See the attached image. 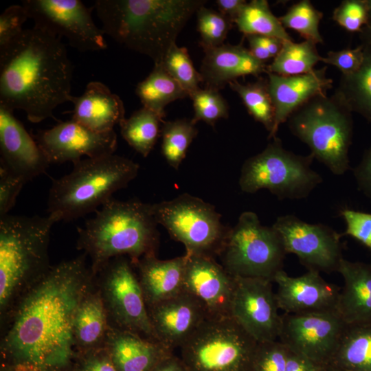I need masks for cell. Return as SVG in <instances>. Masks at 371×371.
Returning <instances> with one entry per match:
<instances>
[{
	"mask_svg": "<svg viewBox=\"0 0 371 371\" xmlns=\"http://www.w3.org/2000/svg\"><path fill=\"white\" fill-rule=\"evenodd\" d=\"M86 256L51 266L14 303L1 348L16 371H58L71 363L77 312L95 276Z\"/></svg>",
	"mask_w": 371,
	"mask_h": 371,
	"instance_id": "obj_1",
	"label": "cell"
},
{
	"mask_svg": "<svg viewBox=\"0 0 371 371\" xmlns=\"http://www.w3.org/2000/svg\"><path fill=\"white\" fill-rule=\"evenodd\" d=\"M73 65L61 38L36 26L0 51V105L38 123L70 102Z\"/></svg>",
	"mask_w": 371,
	"mask_h": 371,
	"instance_id": "obj_2",
	"label": "cell"
},
{
	"mask_svg": "<svg viewBox=\"0 0 371 371\" xmlns=\"http://www.w3.org/2000/svg\"><path fill=\"white\" fill-rule=\"evenodd\" d=\"M205 0H97L102 30L116 42L161 65L191 16Z\"/></svg>",
	"mask_w": 371,
	"mask_h": 371,
	"instance_id": "obj_3",
	"label": "cell"
},
{
	"mask_svg": "<svg viewBox=\"0 0 371 371\" xmlns=\"http://www.w3.org/2000/svg\"><path fill=\"white\" fill-rule=\"evenodd\" d=\"M150 204L110 199L94 217L78 228L77 247L91 258L95 275L111 259L126 256L133 263L156 255L159 233Z\"/></svg>",
	"mask_w": 371,
	"mask_h": 371,
	"instance_id": "obj_4",
	"label": "cell"
},
{
	"mask_svg": "<svg viewBox=\"0 0 371 371\" xmlns=\"http://www.w3.org/2000/svg\"><path fill=\"white\" fill-rule=\"evenodd\" d=\"M71 172L54 180L47 199L48 215L70 221L97 211L137 175L139 165L111 154L73 164Z\"/></svg>",
	"mask_w": 371,
	"mask_h": 371,
	"instance_id": "obj_5",
	"label": "cell"
},
{
	"mask_svg": "<svg viewBox=\"0 0 371 371\" xmlns=\"http://www.w3.org/2000/svg\"><path fill=\"white\" fill-rule=\"evenodd\" d=\"M52 216L8 214L0 218V308L10 310L51 267L48 246Z\"/></svg>",
	"mask_w": 371,
	"mask_h": 371,
	"instance_id": "obj_6",
	"label": "cell"
},
{
	"mask_svg": "<svg viewBox=\"0 0 371 371\" xmlns=\"http://www.w3.org/2000/svg\"><path fill=\"white\" fill-rule=\"evenodd\" d=\"M352 113L334 94H321L295 111L286 122L292 134L308 145L314 158L341 175L350 169Z\"/></svg>",
	"mask_w": 371,
	"mask_h": 371,
	"instance_id": "obj_7",
	"label": "cell"
},
{
	"mask_svg": "<svg viewBox=\"0 0 371 371\" xmlns=\"http://www.w3.org/2000/svg\"><path fill=\"white\" fill-rule=\"evenodd\" d=\"M260 153L243 164L239 186L246 193L267 189L279 199L305 198L323 181L311 169L314 159L286 150L276 136Z\"/></svg>",
	"mask_w": 371,
	"mask_h": 371,
	"instance_id": "obj_8",
	"label": "cell"
},
{
	"mask_svg": "<svg viewBox=\"0 0 371 371\" xmlns=\"http://www.w3.org/2000/svg\"><path fill=\"white\" fill-rule=\"evenodd\" d=\"M286 254L279 233L262 225L253 212H243L230 227L219 253L221 264L233 276L273 281Z\"/></svg>",
	"mask_w": 371,
	"mask_h": 371,
	"instance_id": "obj_9",
	"label": "cell"
},
{
	"mask_svg": "<svg viewBox=\"0 0 371 371\" xmlns=\"http://www.w3.org/2000/svg\"><path fill=\"white\" fill-rule=\"evenodd\" d=\"M258 345L227 317L205 319L181 348L189 371H251Z\"/></svg>",
	"mask_w": 371,
	"mask_h": 371,
	"instance_id": "obj_10",
	"label": "cell"
},
{
	"mask_svg": "<svg viewBox=\"0 0 371 371\" xmlns=\"http://www.w3.org/2000/svg\"><path fill=\"white\" fill-rule=\"evenodd\" d=\"M150 210L157 224L184 245L186 254L218 256L230 227L222 223L213 205L185 193L150 204Z\"/></svg>",
	"mask_w": 371,
	"mask_h": 371,
	"instance_id": "obj_11",
	"label": "cell"
},
{
	"mask_svg": "<svg viewBox=\"0 0 371 371\" xmlns=\"http://www.w3.org/2000/svg\"><path fill=\"white\" fill-rule=\"evenodd\" d=\"M130 258L119 256L109 260L102 273V295L108 317L115 328L157 341L137 273Z\"/></svg>",
	"mask_w": 371,
	"mask_h": 371,
	"instance_id": "obj_12",
	"label": "cell"
},
{
	"mask_svg": "<svg viewBox=\"0 0 371 371\" xmlns=\"http://www.w3.org/2000/svg\"><path fill=\"white\" fill-rule=\"evenodd\" d=\"M34 26L58 37L81 52L103 50L104 33L93 21L92 8L79 0H25L21 3Z\"/></svg>",
	"mask_w": 371,
	"mask_h": 371,
	"instance_id": "obj_13",
	"label": "cell"
},
{
	"mask_svg": "<svg viewBox=\"0 0 371 371\" xmlns=\"http://www.w3.org/2000/svg\"><path fill=\"white\" fill-rule=\"evenodd\" d=\"M272 227L279 233L286 254L296 255L308 270L337 271L341 260V234L323 224L306 223L294 215L279 216Z\"/></svg>",
	"mask_w": 371,
	"mask_h": 371,
	"instance_id": "obj_14",
	"label": "cell"
},
{
	"mask_svg": "<svg viewBox=\"0 0 371 371\" xmlns=\"http://www.w3.org/2000/svg\"><path fill=\"white\" fill-rule=\"evenodd\" d=\"M278 340L289 350L325 366L330 363L347 324L337 311L281 314Z\"/></svg>",
	"mask_w": 371,
	"mask_h": 371,
	"instance_id": "obj_15",
	"label": "cell"
},
{
	"mask_svg": "<svg viewBox=\"0 0 371 371\" xmlns=\"http://www.w3.org/2000/svg\"><path fill=\"white\" fill-rule=\"evenodd\" d=\"M235 278L231 317L258 343L278 340L282 319L273 282Z\"/></svg>",
	"mask_w": 371,
	"mask_h": 371,
	"instance_id": "obj_16",
	"label": "cell"
},
{
	"mask_svg": "<svg viewBox=\"0 0 371 371\" xmlns=\"http://www.w3.org/2000/svg\"><path fill=\"white\" fill-rule=\"evenodd\" d=\"M35 139L50 164H74L83 156L94 158L111 155L117 147L115 131L95 132L72 119L40 131Z\"/></svg>",
	"mask_w": 371,
	"mask_h": 371,
	"instance_id": "obj_17",
	"label": "cell"
},
{
	"mask_svg": "<svg viewBox=\"0 0 371 371\" xmlns=\"http://www.w3.org/2000/svg\"><path fill=\"white\" fill-rule=\"evenodd\" d=\"M186 255L183 291L200 303L207 319L231 317L235 277L214 258Z\"/></svg>",
	"mask_w": 371,
	"mask_h": 371,
	"instance_id": "obj_18",
	"label": "cell"
},
{
	"mask_svg": "<svg viewBox=\"0 0 371 371\" xmlns=\"http://www.w3.org/2000/svg\"><path fill=\"white\" fill-rule=\"evenodd\" d=\"M278 307L284 313L310 314L336 311L339 288L313 270L292 277L284 270L274 277Z\"/></svg>",
	"mask_w": 371,
	"mask_h": 371,
	"instance_id": "obj_19",
	"label": "cell"
},
{
	"mask_svg": "<svg viewBox=\"0 0 371 371\" xmlns=\"http://www.w3.org/2000/svg\"><path fill=\"white\" fill-rule=\"evenodd\" d=\"M147 308L157 341L170 350L181 347L207 319L200 303L184 291Z\"/></svg>",
	"mask_w": 371,
	"mask_h": 371,
	"instance_id": "obj_20",
	"label": "cell"
},
{
	"mask_svg": "<svg viewBox=\"0 0 371 371\" xmlns=\"http://www.w3.org/2000/svg\"><path fill=\"white\" fill-rule=\"evenodd\" d=\"M13 112L0 105V164L27 182L45 172L50 163Z\"/></svg>",
	"mask_w": 371,
	"mask_h": 371,
	"instance_id": "obj_21",
	"label": "cell"
},
{
	"mask_svg": "<svg viewBox=\"0 0 371 371\" xmlns=\"http://www.w3.org/2000/svg\"><path fill=\"white\" fill-rule=\"evenodd\" d=\"M326 66L297 76H284L267 72L268 89L274 108V125L268 139L276 137L279 126L311 98L327 94L333 80L326 76Z\"/></svg>",
	"mask_w": 371,
	"mask_h": 371,
	"instance_id": "obj_22",
	"label": "cell"
},
{
	"mask_svg": "<svg viewBox=\"0 0 371 371\" xmlns=\"http://www.w3.org/2000/svg\"><path fill=\"white\" fill-rule=\"evenodd\" d=\"M200 74L205 88L219 91L239 77L267 73V65L241 43L205 49Z\"/></svg>",
	"mask_w": 371,
	"mask_h": 371,
	"instance_id": "obj_23",
	"label": "cell"
},
{
	"mask_svg": "<svg viewBox=\"0 0 371 371\" xmlns=\"http://www.w3.org/2000/svg\"><path fill=\"white\" fill-rule=\"evenodd\" d=\"M70 102L74 104L71 119L95 132L114 131L125 118L122 100L99 81L89 82L84 93L72 95Z\"/></svg>",
	"mask_w": 371,
	"mask_h": 371,
	"instance_id": "obj_24",
	"label": "cell"
},
{
	"mask_svg": "<svg viewBox=\"0 0 371 371\" xmlns=\"http://www.w3.org/2000/svg\"><path fill=\"white\" fill-rule=\"evenodd\" d=\"M337 272L344 286L336 311L347 325H371V264L343 258Z\"/></svg>",
	"mask_w": 371,
	"mask_h": 371,
	"instance_id": "obj_25",
	"label": "cell"
},
{
	"mask_svg": "<svg viewBox=\"0 0 371 371\" xmlns=\"http://www.w3.org/2000/svg\"><path fill=\"white\" fill-rule=\"evenodd\" d=\"M104 341L118 371H150L171 352L158 341L113 326Z\"/></svg>",
	"mask_w": 371,
	"mask_h": 371,
	"instance_id": "obj_26",
	"label": "cell"
},
{
	"mask_svg": "<svg viewBox=\"0 0 371 371\" xmlns=\"http://www.w3.org/2000/svg\"><path fill=\"white\" fill-rule=\"evenodd\" d=\"M187 256L160 260L156 255L146 256L133 263L147 307L172 297L183 291Z\"/></svg>",
	"mask_w": 371,
	"mask_h": 371,
	"instance_id": "obj_27",
	"label": "cell"
},
{
	"mask_svg": "<svg viewBox=\"0 0 371 371\" xmlns=\"http://www.w3.org/2000/svg\"><path fill=\"white\" fill-rule=\"evenodd\" d=\"M363 45L364 57L361 67L352 74L341 75L333 94L352 113H357L371 122V44Z\"/></svg>",
	"mask_w": 371,
	"mask_h": 371,
	"instance_id": "obj_28",
	"label": "cell"
},
{
	"mask_svg": "<svg viewBox=\"0 0 371 371\" xmlns=\"http://www.w3.org/2000/svg\"><path fill=\"white\" fill-rule=\"evenodd\" d=\"M328 364L346 371H371V325H347Z\"/></svg>",
	"mask_w": 371,
	"mask_h": 371,
	"instance_id": "obj_29",
	"label": "cell"
},
{
	"mask_svg": "<svg viewBox=\"0 0 371 371\" xmlns=\"http://www.w3.org/2000/svg\"><path fill=\"white\" fill-rule=\"evenodd\" d=\"M101 291L87 293L76 317L75 334L78 346L91 348L105 339L109 328Z\"/></svg>",
	"mask_w": 371,
	"mask_h": 371,
	"instance_id": "obj_30",
	"label": "cell"
},
{
	"mask_svg": "<svg viewBox=\"0 0 371 371\" xmlns=\"http://www.w3.org/2000/svg\"><path fill=\"white\" fill-rule=\"evenodd\" d=\"M135 93L144 107L163 118L165 117V108L168 104L189 96L161 65H154L149 75L137 85Z\"/></svg>",
	"mask_w": 371,
	"mask_h": 371,
	"instance_id": "obj_31",
	"label": "cell"
},
{
	"mask_svg": "<svg viewBox=\"0 0 371 371\" xmlns=\"http://www.w3.org/2000/svg\"><path fill=\"white\" fill-rule=\"evenodd\" d=\"M164 122L161 116L143 106L119 125L121 135L128 144L146 157L161 135Z\"/></svg>",
	"mask_w": 371,
	"mask_h": 371,
	"instance_id": "obj_32",
	"label": "cell"
},
{
	"mask_svg": "<svg viewBox=\"0 0 371 371\" xmlns=\"http://www.w3.org/2000/svg\"><path fill=\"white\" fill-rule=\"evenodd\" d=\"M322 57L317 44L311 41H284L278 54L267 65V72L284 76L305 74L315 69V65L321 61Z\"/></svg>",
	"mask_w": 371,
	"mask_h": 371,
	"instance_id": "obj_33",
	"label": "cell"
},
{
	"mask_svg": "<svg viewBox=\"0 0 371 371\" xmlns=\"http://www.w3.org/2000/svg\"><path fill=\"white\" fill-rule=\"evenodd\" d=\"M234 23L244 36L256 34L274 37L282 41H293L266 0H252L247 3Z\"/></svg>",
	"mask_w": 371,
	"mask_h": 371,
	"instance_id": "obj_34",
	"label": "cell"
},
{
	"mask_svg": "<svg viewBox=\"0 0 371 371\" xmlns=\"http://www.w3.org/2000/svg\"><path fill=\"white\" fill-rule=\"evenodd\" d=\"M229 85L241 98L249 115L270 134L273 128L275 113L267 79L258 77L255 82L245 84L234 80Z\"/></svg>",
	"mask_w": 371,
	"mask_h": 371,
	"instance_id": "obj_35",
	"label": "cell"
},
{
	"mask_svg": "<svg viewBox=\"0 0 371 371\" xmlns=\"http://www.w3.org/2000/svg\"><path fill=\"white\" fill-rule=\"evenodd\" d=\"M198 130L191 120L179 119L164 122L161 127V153L167 163L177 170Z\"/></svg>",
	"mask_w": 371,
	"mask_h": 371,
	"instance_id": "obj_36",
	"label": "cell"
},
{
	"mask_svg": "<svg viewBox=\"0 0 371 371\" xmlns=\"http://www.w3.org/2000/svg\"><path fill=\"white\" fill-rule=\"evenodd\" d=\"M322 18L323 13L310 1L302 0L292 5L279 20L285 29L293 30L305 40L318 44L324 43L319 28Z\"/></svg>",
	"mask_w": 371,
	"mask_h": 371,
	"instance_id": "obj_37",
	"label": "cell"
},
{
	"mask_svg": "<svg viewBox=\"0 0 371 371\" xmlns=\"http://www.w3.org/2000/svg\"><path fill=\"white\" fill-rule=\"evenodd\" d=\"M161 65L188 95L203 82L201 74L194 68L186 48L179 47L176 43L168 49Z\"/></svg>",
	"mask_w": 371,
	"mask_h": 371,
	"instance_id": "obj_38",
	"label": "cell"
},
{
	"mask_svg": "<svg viewBox=\"0 0 371 371\" xmlns=\"http://www.w3.org/2000/svg\"><path fill=\"white\" fill-rule=\"evenodd\" d=\"M194 107L192 121L195 124L203 121L214 126L220 119H227L229 116V105L219 91L205 88H199L189 94Z\"/></svg>",
	"mask_w": 371,
	"mask_h": 371,
	"instance_id": "obj_39",
	"label": "cell"
},
{
	"mask_svg": "<svg viewBox=\"0 0 371 371\" xmlns=\"http://www.w3.org/2000/svg\"><path fill=\"white\" fill-rule=\"evenodd\" d=\"M196 14L200 44L203 49L222 45L234 23L219 12L204 5L198 9Z\"/></svg>",
	"mask_w": 371,
	"mask_h": 371,
	"instance_id": "obj_40",
	"label": "cell"
},
{
	"mask_svg": "<svg viewBox=\"0 0 371 371\" xmlns=\"http://www.w3.org/2000/svg\"><path fill=\"white\" fill-rule=\"evenodd\" d=\"M289 352L279 340L258 343L251 371H285Z\"/></svg>",
	"mask_w": 371,
	"mask_h": 371,
	"instance_id": "obj_41",
	"label": "cell"
},
{
	"mask_svg": "<svg viewBox=\"0 0 371 371\" xmlns=\"http://www.w3.org/2000/svg\"><path fill=\"white\" fill-rule=\"evenodd\" d=\"M333 19L346 30L358 32L369 24L365 0H344L334 10Z\"/></svg>",
	"mask_w": 371,
	"mask_h": 371,
	"instance_id": "obj_42",
	"label": "cell"
},
{
	"mask_svg": "<svg viewBox=\"0 0 371 371\" xmlns=\"http://www.w3.org/2000/svg\"><path fill=\"white\" fill-rule=\"evenodd\" d=\"M29 19L27 10L21 5H12L0 15V51L16 40L23 32V25Z\"/></svg>",
	"mask_w": 371,
	"mask_h": 371,
	"instance_id": "obj_43",
	"label": "cell"
},
{
	"mask_svg": "<svg viewBox=\"0 0 371 371\" xmlns=\"http://www.w3.org/2000/svg\"><path fill=\"white\" fill-rule=\"evenodd\" d=\"M346 228L341 236H349L371 251V213L344 208L340 212Z\"/></svg>",
	"mask_w": 371,
	"mask_h": 371,
	"instance_id": "obj_44",
	"label": "cell"
},
{
	"mask_svg": "<svg viewBox=\"0 0 371 371\" xmlns=\"http://www.w3.org/2000/svg\"><path fill=\"white\" fill-rule=\"evenodd\" d=\"M27 182L0 164V218L8 214Z\"/></svg>",
	"mask_w": 371,
	"mask_h": 371,
	"instance_id": "obj_45",
	"label": "cell"
},
{
	"mask_svg": "<svg viewBox=\"0 0 371 371\" xmlns=\"http://www.w3.org/2000/svg\"><path fill=\"white\" fill-rule=\"evenodd\" d=\"M364 57V46L361 44L355 48H346L339 51H329L321 61L337 67L341 75H350L361 67Z\"/></svg>",
	"mask_w": 371,
	"mask_h": 371,
	"instance_id": "obj_46",
	"label": "cell"
},
{
	"mask_svg": "<svg viewBox=\"0 0 371 371\" xmlns=\"http://www.w3.org/2000/svg\"><path fill=\"white\" fill-rule=\"evenodd\" d=\"M359 190L371 202V145L364 153L360 164L353 170Z\"/></svg>",
	"mask_w": 371,
	"mask_h": 371,
	"instance_id": "obj_47",
	"label": "cell"
},
{
	"mask_svg": "<svg viewBox=\"0 0 371 371\" xmlns=\"http://www.w3.org/2000/svg\"><path fill=\"white\" fill-rule=\"evenodd\" d=\"M81 371H118L108 350L98 351L85 361Z\"/></svg>",
	"mask_w": 371,
	"mask_h": 371,
	"instance_id": "obj_48",
	"label": "cell"
},
{
	"mask_svg": "<svg viewBox=\"0 0 371 371\" xmlns=\"http://www.w3.org/2000/svg\"><path fill=\"white\" fill-rule=\"evenodd\" d=\"M323 366L303 355L289 350L285 371H321Z\"/></svg>",
	"mask_w": 371,
	"mask_h": 371,
	"instance_id": "obj_49",
	"label": "cell"
},
{
	"mask_svg": "<svg viewBox=\"0 0 371 371\" xmlns=\"http://www.w3.org/2000/svg\"><path fill=\"white\" fill-rule=\"evenodd\" d=\"M215 3L219 12L234 23L247 1L245 0H216Z\"/></svg>",
	"mask_w": 371,
	"mask_h": 371,
	"instance_id": "obj_50",
	"label": "cell"
},
{
	"mask_svg": "<svg viewBox=\"0 0 371 371\" xmlns=\"http://www.w3.org/2000/svg\"><path fill=\"white\" fill-rule=\"evenodd\" d=\"M249 43V50L258 60L265 62L272 58L268 51L259 39L258 35L251 34L245 36Z\"/></svg>",
	"mask_w": 371,
	"mask_h": 371,
	"instance_id": "obj_51",
	"label": "cell"
},
{
	"mask_svg": "<svg viewBox=\"0 0 371 371\" xmlns=\"http://www.w3.org/2000/svg\"><path fill=\"white\" fill-rule=\"evenodd\" d=\"M150 371H186L181 365L170 355L166 357L155 366Z\"/></svg>",
	"mask_w": 371,
	"mask_h": 371,
	"instance_id": "obj_52",
	"label": "cell"
},
{
	"mask_svg": "<svg viewBox=\"0 0 371 371\" xmlns=\"http://www.w3.org/2000/svg\"><path fill=\"white\" fill-rule=\"evenodd\" d=\"M361 44H371V24L365 26L359 33Z\"/></svg>",
	"mask_w": 371,
	"mask_h": 371,
	"instance_id": "obj_53",
	"label": "cell"
},
{
	"mask_svg": "<svg viewBox=\"0 0 371 371\" xmlns=\"http://www.w3.org/2000/svg\"><path fill=\"white\" fill-rule=\"evenodd\" d=\"M321 371H346V370L339 368L330 364H327L322 367Z\"/></svg>",
	"mask_w": 371,
	"mask_h": 371,
	"instance_id": "obj_54",
	"label": "cell"
},
{
	"mask_svg": "<svg viewBox=\"0 0 371 371\" xmlns=\"http://www.w3.org/2000/svg\"><path fill=\"white\" fill-rule=\"evenodd\" d=\"M365 3L368 9L369 24H371V0H365Z\"/></svg>",
	"mask_w": 371,
	"mask_h": 371,
	"instance_id": "obj_55",
	"label": "cell"
}]
</instances>
